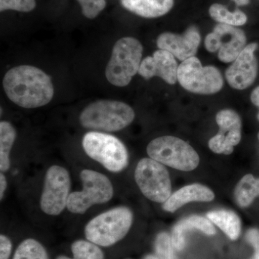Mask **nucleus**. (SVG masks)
<instances>
[{
  "label": "nucleus",
  "instance_id": "obj_26",
  "mask_svg": "<svg viewBox=\"0 0 259 259\" xmlns=\"http://www.w3.org/2000/svg\"><path fill=\"white\" fill-rule=\"evenodd\" d=\"M35 0H0V11L15 10L22 13H29L35 9Z\"/></svg>",
  "mask_w": 259,
  "mask_h": 259
},
{
  "label": "nucleus",
  "instance_id": "obj_12",
  "mask_svg": "<svg viewBox=\"0 0 259 259\" xmlns=\"http://www.w3.org/2000/svg\"><path fill=\"white\" fill-rule=\"evenodd\" d=\"M257 48L256 42L247 45L227 69V81L232 88L243 90L249 88L254 82L258 74V61L255 56Z\"/></svg>",
  "mask_w": 259,
  "mask_h": 259
},
{
  "label": "nucleus",
  "instance_id": "obj_20",
  "mask_svg": "<svg viewBox=\"0 0 259 259\" xmlns=\"http://www.w3.org/2000/svg\"><path fill=\"white\" fill-rule=\"evenodd\" d=\"M16 139V131L7 121L0 122V170L5 172L10 167V154Z\"/></svg>",
  "mask_w": 259,
  "mask_h": 259
},
{
  "label": "nucleus",
  "instance_id": "obj_13",
  "mask_svg": "<svg viewBox=\"0 0 259 259\" xmlns=\"http://www.w3.org/2000/svg\"><path fill=\"white\" fill-rule=\"evenodd\" d=\"M201 36L197 27L191 26L182 35L173 32H163L158 36L157 46L161 50L184 61L194 57L200 44Z\"/></svg>",
  "mask_w": 259,
  "mask_h": 259
},
{
  "label": "nucleus",
  "instance_id": "obj_21",
  "mask_svg": "<svg viewBox=\"0 0 259 259\" xmlns=\"http://www.w3.org/2000/svg\"><path fill=\"white\" fill-rule=\"evenodd\" d=\"M259 195L258 181L251 175L243 177L235 190V198L238 205L245 207L250 205Z\"/></svg>",
  "mask_w": 259,
  "mask_h": 259
},
{
  "label": "nucleus",
  "instance_id": "obj_28",
  "mask_svg": "<svg viewBox=\"0 0 259 259\" xmlns=\"http://www.w3.org/2000/svg\"><path fill=\"white\" fill-rule=\"evenodd\" d=\"M209 147L216 153H224L226 155L231 154L233 148L227 144L226 138L223 135L218 134L209 140Z\"/></svg>",
  "mask_w": 259,
  "mask_h": 259
},
{
  "label": "nucleus",
  "instance_id": "obj_2",
  "mask_svg": "<svg viewBox=\"0 0 259 259\" xmlns=\"http://www.w3.org/2000/svg\"><path fill=\"white\" fill-rule=\"evenodd\" d=\"M134 118V110L125 102L102 100L85 107L79 122L85 128L115 132L128 126Z\"/></svg>",
  "mask_w": 259,
  "mask_h": 259
},
{
  "label": "nucleus",
  "instance_id": "obj_10",
  "mask_svg": "<svg viewBox=\"0 0 259 259\" xmlns=\"http://www.w3.org/2000/svg\"><path fill=\"white\" fill-rule=\"evenodd\" d=\"M71 186V177L66 168L58 165L49 167L40 197L42 212L51 216L60 214L67 206Z\"/></svg>",
  "mask_w": 259,
  "mask_h": 259
},
{
  "label": "nucleus",
  "instance_id": "obj_27",
  "mask_svg": "<svg viewBox=\"0 0 259 259\" xmlns=\"http://www.w3.org/2000/svg\"><path fill=\"white\" fill-rule=\"evenodd\" d=\"M82 10L83 15L89 19L96 18L106 7L105 0H77Z\"/></svg>",
  "mask_w": 259,
  "mask_h": 259
},
{
  "label": "nucleus",
  "instance_id": "obj_33",
  "mask_svg": "<svg viewBox=\"0 0 259 259\" xmlns=\"http://www.w3.org/2000/svg\"><path fill=\"white\" fill-rule=\"evenodd\" d=\"M238 6H245L249 4L250 0H233Z\"/></svg>",
  "mask_w": 259,
  "mask_h": 259
},
{
  "label": "nucleus",
  "instance_id": "obj_19",
  "mask_svg": "<svg viewBox=\"0 0 259 259\" xmlns=\"http://www.w3.org/2000/svg\"><path fill=\"white\" fill-rule=\"evenodd\" d=\"M207 218L219 227L231 240H236L241 233L240 218L236 213L228 210H216L207 213Z\"/></svg>",
  "mask_w": 259,
  "mask_h": 259
},
{
  "label": "nucleus",
  "instance_id": "obj_14",
  "mask_svg": "<svg viewBox=\"0 0 259 259\" xmlns=\"http://www.w3.org/2000/svg\"><path fill=\"white\" fill-rule=\"evenodd\" d=\"M178 68L175 56L168 51L158 49L152 56H148L142 61L139 74L146 79L158 76L166 83L175 84L178 81Z\"/></svg>",
  "mask_w": 259,
  "mask_h": 259
},
{
  "label": "nucleus",
  "instance_id": "obj_31",
  "mask_svg": "<svg viewBox=\"0 0 259 259\" xmlns=\"http://www.w3.org/2000/svg\"><path fill=\"white\" fill-rule=\"evenodd\" d=\"M7 187H8V181H7L6 177L5 176L3 172H2L0 174V199L1 200L4 197Z\"/></svg>",
  "mask_w": 259,
  "mask_h": 259
},
{
  "label": "nucleus",
  "instance_id": "obj_30",
  "mask_svg": "<svg viewBox=\"0 0 259 259\" xmlns=\"http://www.w3.org/2000/svg\"><path fill=\"white\" fill-rule=\"evenodd\" d=\"M12 251V243L8 237L0 236V259L9 258Z\"/></svg>",
  "mask_w": 259,
  "mask_h": 259
},
{
  "label": "nucleus",
  "instance_id": "obj_36",
  "mask_svg": "<svg viewBox=\"0 0 259 259\" xmlns=\"http://www.w3.org/2000/svg\"><path fill=\"white\" fill-rule=\"evenodd\" d=\"M258 187H259V180H258Z\"/></svg>",
  "mask_w": 259,
  "mask_h": 259
},
{
  "label": "nucleus",
  "instance_id": "obj_9",
  "mask_svg": "<svg viewBox=\"0 0 259 259\" xmlns=\"http://www.w3.org/2000/svg\"><path fill=\"white\" fill-rule=\"evenodd\" d=\"M135 180L141 192L150 200L164 203L171 196L168 172L162 163L152 158H143L139 162Z\"/></svg>",
  "mask_w": 259,
  "mask_h": 259
},
{
  "label": "nucleus",
  "instance_id": "obj_34",
  "mask_svg": "<svg viewBox=\"0 0 259 259\" xmlns=\"http://www.w3.org/2000/svg\"><path fill=\"white\" fill-rule=\"evenodd\" d=\"M144 259H158L157 257L154 256V255H147Z\"/></svg>",
  "mask_w": 259,
  "mask_h": 259
},
{
  "label": "nucleus",
  "instance_id": "obj_1",
  "mask_svg": "<svg viewBox=\"0 0 259 259\" xmlns=\"http://www.w3.org/2000/svg\"><path fill=\"white\" fill-rule=\"evenodd\" d=\"M3 88L12 102L27 109L47 105L54 95L50 76L41 69L29 65L10 69L3 79Z\"/></svg>",
  "mask_w": 259,
  "mask_h": 259
},
{
  "label": "nucleus",
  "instance_id": "obj_11",
  "mask_svg": "<svg viewBox=\"0 0 259 259\" xmlns=\"http://www.w3.org/2000/svg\"><path fill=\"white\" fill-rule=\"evenodd\" d=\"M246 36L241 29L231 25L218 24L204 40L209 52L218 51V58L223 63H232L246 47Z\"/></svg>",
  "mask_w": 259,
  "mask_h": 259
},
{
  "label": "nucleus",
  "instance_id": "obj_15",
  "mask_svg": "<svg viewBox=\"0 0 259 259\" xmlns=\"http://www.w3.org/2000/svg\"><path fill=\"white\" fill-rule=\"evenodd\" d=\"M212 191L203 185L186 186L170 196L163 205L164 210L173 212L191 202H209L214 199Z\"/></svg>",
  "mask_w": 259,
  "mask_h": 259
},
{
  "label": "nucleus",
  "instance_id": "obj_5",
  "mask_svg": "<svg viewBox=\"0 0 259 259\" xmlns=\"http://www.w3.org/2000/svg\"><path fill=\"white\" fill-rule=\"evenodd\" d=\"M82 146L89 157L100 163L108 171L118 173L128 165L127 148L120 140L112 135L89 132L83 137Z\"/></svg>",
  "mask_w": 259,
  "mask_h": 259
},
{
  "label": "nucleus",
  "instance_id": "obj_17",
  "mask_svg": "<svg viewBox=\"0 0 259 259\" xmlns=\"http://www.w3.org/2000/svg\"><path fill=\"white\" fill-rule=\"evenodd\" d=\"M121 3L125 9L146 18L163 16L174 6V0H121Z\"/></svg>",
  "mask_w": 259,
  "mask_h": 259
},
{
  "label": "nucleus",
  "instance_id": "obj_4",
  "mask_svg": "<svg viewBox=\"0 0 259 259\" xmlns=\"http://www.w3.org/2000/svg\"><path fill=\"white\" fill-rule=\"evenodd\" d=\"M133 219V213L127 207H115L92 219L85 227V236L95 244L110 246L127 235Z\"/></svg>",
  "mask_w": 259,
  "mask_h": 259
},
{
  "label": "nucleus",
  "instance_id": "obj_16",
  "mask_svg": "<svg viewBox=\"0 0 259 259\" xmlns=\"http://www.w3.org/2000/svg\"><path fill=\"white\" fill-rule=\"evenodd\" d=\"M192 229L198 230L209 236L215 234V229L208 220L201 216H191L181 221L174 228L171 242L175 249H184L186 245V232Z\"/></svg>",
  "mask_w": 259,
  "mask_h": 259
},
{
  "label": "nucleus",
  "instance_id": "obj_3",
  "mask_svg": "<svg viewBox=\"0 0 259 259\" xmlns=\"http://www.w3.org/2000/svg\"><path fill=\"white\" fill-rule=\"evenodd\" d=\"M142 56L143 46L138 39L132 37L119 39L114 45L105 69L107 81L114 86H127L139 73Z\"/></svg>",
  "mask_w": 259,
  "mask_h": 259
},
{
  "label": "nucleus",
  "instance_id": "obj_37",
  "mask_svg": "<svg viewBox=\"0 0 259 259\" xmlns=\"http://www.w3.org/2000/svg\"><path fill=\"white\" fill-rule=\"evenodd\" d=\"M258 140H259V134H258Z\"/></svg>",
  "mask_w": 259,
  "mask_h": 259
},
{
  "label": "nucleus",
  "instance_id": "obj_18",
  "mask_svg": "<svg viewBox=\"0 0 259 259\" xmlns=\"http://www.w3.org/2000/svg\"><path fill=\"white\" fill-rule=\"evenodd\" d=\"M216 122L220 127L218 134L226 138L227 144L231 148L239 144L241 140V120L237 112L232 110H223L216 115Z\"/></svg>",
  "mask_w": 259,
  "mask_h": 259
},
{
  "label": "nucleus",
  "instance_id": "obj_6",
  "mask_svg": "<svg viewBox=\"0 0 259 259\" xmlns=\"http://www.w3.org/2000/svg\"><path fill=\"white\" fill-rule=\"evenodd\" d=\"M82 190L71 192L66 208L74 214H83L95 204L106 203L113 197L114 189L108 177L100 172L83 169L80 173Z\"/></svg>",
  "mask_w": 259,
  "mask_h": 259
},
{
  "label": "nucleus",
  "instance_id": "obj_22",
  "mask_svg": "<svg viewBox=\"0 0 259 259\" xmlns=\"http://www.w3.org/2000/svg\"><path fill=\"white\" fill-rule=\"evenodd\" d=\"M209 15L213 20L220 24L231 25V26H241L246 23V15L241 10H237L231 13L226 7L221 4H213L209 9Z\"/></svg>",
  "mask_w": 259,
  "mask_h": 259
},
{
  "label": "nucleus",
  "instance_id": "obj_32",
  "mask_svg": "<svg viewBox=\"0 0 259 259\" xmlns=\"http://www.w3.org/2000/svg\"><path fill=\"white\" fill-rule=\"evenodd\" d=\"M250 100L255 106L259 107V86L252 92L250 95Z\"/></svg>",
  "mask_w": 259,
  "mask_h": 259
},
{
  "label": "nucleus",
  "instance_id": "obj_29",
  "mask_svg": "<svg viewBox=\"0 0 259 259\" xmlns=\"http://www.w3.org/2000/svg\"><path fill=\"white\" fill-rule=\"evenodd\" d=\"M245 239L254 248L255 253L251 259H259V231L250 229L245 235Z\"/></svg>",
  "mask_w": 259,
  "mask_h": 259
},
{
  "label": "nucleus",
  "instance_id": "obj_7",
  "mask_svg": "<svg viewBox=\"0 0 259 259\" xmlns=\"http://www.w3.org/2000/svg\"><path fill=\"white\" fill-rule=\"evenodd\" d=\"M147 153L155 161L181 171H192L199 163L195 150L183 140L174 136L153 140L148 145Z\"/></svg>",
  "mask_w": 259,
  "mask_h": 259
},
{
  "label": "nucleus",
  "instance_id": "obj_8",
  "mask_svg": "<svg viewBox=\"0 0 259 259\" xmlns=\"http://www.w3.org/2000/svg\"><path fill=\"white\" fill-rule=\"evenodd\" d=\"M177 79L185 90L197 95H213L221 91L223 87L219 69L212 66H202L195 56L181 63Z\"/></svg>",
  "mask_w": 259,
  "mask_h": 259
},
{
  "label": "nucleus",
  "instance_id": "obj_35",
  "mask_svg": "<svg viewBox=\"0 0 259 259\" xmlns=\"http://www.w3.org/2000/svg\"><path fill=\"white\" fill-rule=\"evenodd\" d=\"M258 120H259V112H258Z\"/></svg>",
  "mask_w": 259,
  "mask_h": 259
},
{
  "label": "nucleus",
  "instance_id": "obj_23",
  "mask_svg": "<svg viewBox=\"0 0 259 259\" xmlns=\"http://www.w3.org/2000/svg\"><path fill=\"white\" fill-rule=\"evenodd\" d=\"M74 258H71L66 255H59L56 259H104V253L97 244L91 241H75L71 245Z\"/></svg>",
  "mask_w": 259,
  "mask_h": 259
},
{
  "label": "nucleus",
  "instance_id": "obj_24",
  "mask_svg": "<svg viewBox=\"0 0 259 259\" xmlns=\"http://www.w3.org/2000/svg\"><path fill=\"white\" fill-rule=\"evenodd\" d=\"M13 259H49L47 250L38 241L28 238L19 245Z\"/></svg>",
  "mask_w": 259,
  "mask_h": 259
},
{
  "label": "nucleus",
  "instance_id": "obj_25",
  "mask_svg": "<svg viewBox=\"0 0 259 259\" xmlns=\"http://www.w3.org/2000/svg\"><path fill=\"white\" fill-rule=\"evenodd\" d=\"M171 238L166 233H161L156 237L155 250L158 259H176L173 250Z\"/></svg>",
  "mask_w": 259,
  "mask_h": 259
}]
</instances>
